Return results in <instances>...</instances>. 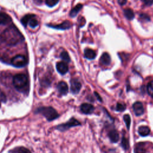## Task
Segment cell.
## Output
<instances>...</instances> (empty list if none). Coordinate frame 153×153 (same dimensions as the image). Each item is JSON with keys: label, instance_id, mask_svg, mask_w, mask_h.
Wrapping results in <instances>:
<instances>
[{"label": "cell", "instance_id": "obj_31", "mask_svg": "<svg viewBox=\"0 0 153 153\" xmlns=\"http://www.w3.org/2000/svg\"><path fill=\"white\" fill-rule=\"evenodd\" d=\"M35 3H36V4H40L42 2V0H33Z\"/></svg>", "mask_w": 153, "mask_h": 153}, {"label": "cell", "instance_id": "obj_21", "mask_svg": "<svg viewBox=\"0 0 153 153\" xmlns=\"http://www.w3.org/2000/svg\"><path fill=\"white\" fill-rule=\"evenodd\" d=\"M60 57L65 62H70V57H69L68 53L65 51H63L61 53Z\"/></svg>", "mask_w": 153, "mask_h": 153}, {"label": "cell", "instance_id": "obj_25", "mask_svg": "<svg viewBox=\"0 0 153 153\" xmlns=\"http://www.w3.org/2000/svg\"><path fill=\"white\" fill-rule=\"evenodd\" d=\"M33 17L31 18V19H30V20L29 21V23H28L30 27H32V28H34V27H36V26H38V23L37 20H36L35 19H34Z\"/></svg>", "mask_w": 153, "mask_h": 153}, {"label": "cell", "instance_id": "obj_14", "mask_svg": "<svg viewBox=\"0 0 153 153\" xmlns=\"http://www.w3.org/2000/svg\"><path fill=\"white\" fill-rule=\"evenodd\" d=\"M108 136L111 141L113 143H116L119 140V134L115 129H113L109 131L108 133Z\"/></svg>", "mask_w": 153, "mask_h": 153}, {"label": "cell", "instance_id": "obj_11", "mask_svg": "<svg viewBox=\"0 0 153 153\" xmlns=\"http://www.w3.org/2000/svg\"><path fill=\"white\" fill-rule=\"evenodd\" d=\"M57 90L59 93L62 95H65L68 92V86L64 81H60L57 85Z\"/></svg>", "mask_w": 153, "mask_h": 153}, {"label": "cell", "instance_id": "obj_5", "mask_svg": "<svg viewBox=\"0 0 153 153\" xmlns=\"http://www.w3.org/2000/svg\"><path fill=\"white\" fill-rule=\"evenodd\" d=\"M80 124H81V123L77 120H76L74 118H71L66 123L60 124V125L57 126L56 128L59 130L63 131H65V130L69 129V128H71L72 127L79 126Z\"/></svg>", "mask_w": 153, "mask_h": 153}, {"label": "cell", "instance_id": "obj_23", "mask_svg": "<svg viewBox=\"0 0 153 153\" xmlns=\"http://www.w3.org/2000/svg\"><path fill=\"white\" fill-rule=\"evenodd\" d=\"M126 108V105L124 103H117L116 105V107H115V109L117 111L119 112H122L124 111Z\"/></svg>", "mask_w": 153, "mask_h": 153}, {"label": "cell", "instance_id": "obj_6", "mask_svg": "<svg viewBox=\"0 0 153 153\" xmlns=\"http://www.w3.org/2000/svg\"><path fill=\"white\" fill-rule=\"evenodd\" d=\"M81 88V84L78 79L74 78L71 80V91L73 94L78 93Z\"/></svg>", "mask_w": 153, "mask_h": 153}, {"label": "cell", "instance_id": "obj_4", "mask_svg": "<svg viewBox=\"0 0 153 153\" xmlns=\"http://www.w3.org/2000/svg\"><path fill=\"white\" fill-rule=\"evenodd\" d=\"M27 63V60L23 55L19 54L13 57L11 60V63L13 66L17 68L25 66Z\"/></svg>", "mask_w": 153, "mask_h": 153}, {"label": "cell", "instance_id": "obj_27", "mask_svg": "<svg viewBox=\"0 0 153 153\" xmlns=\"http://www.w3.org/2000/svg\"><path fill=\"white\" fill-rule=\"evenodd\" d=\"M16 153H31V152L27 149L23 147H20L18 148V149L16 151Z\"/></svg>", "mask_w": 153, "mask_h": 153}, {"label": "cell", "instance_id": "obj_29", "mask_svg": "<svg viewBox=\"0 0 153 153\" xmlns=\"http://www.w3.org/2000/svg\"><path fill=\"white\" fill-rule=\"evenodd\" d=\"M127 2V0H118V2L119 3V4H120L121 5H124Z\"/></svg>", "mask_w": 153, "mask_h": 153}, {"label": "cell", "instance_id": "obj_19", "mask_svg": "<svg viewBox=\"0 0 153 153\" xmlns=\"http://www.w3.org/2000/svg\"><path fill=\"white\" fill-rule=\"evenodd\" d=\"M35 16L34 14H27L26 16H25L21 20V22L22 23V25L25 26H26L28 23H29V21L30 20V19L33 17H35Z\"/></svg>", "mask_w": 153, "mask_h": 153}, {"label": "cell", "instance_id": "obj_20", "mask_svg": "<svg viewBox=\"0 0 153 153\" xmlns=\"http://www.w3.org/2000/svg\"><path fill=\"white\" fill-rule=\"evenodd\" d=\"M121 145L124 150H127L129 148V142H128V140L125 137H123L122 138L121 142Z\"/></svg>", "mask_w": 153, "mask_h": 153}, {"label": "cell", "instance_id": "obj_12", "mask_svg": "<svg viewBox=\"0 0 153 153\" xmlns=\"http://www.w3.org/2000/svg\"><path fill=\"white\" fill-rule=\"evenodd\" d=\"M12 21L11 17L5 13H0V25H5L9 24Z\"/></svg>", "mask_w": 153, "mask_h": 153}, {"label": "cell", "instance_id": "obj_10", "mask_svg": "<svg viewBox=\"0 0 153 153\" xmlns=\"http://www.w3.org/2000/svg\"><path fill=\"white\" fill-rule=\"evenodd\" d=\"M81 111L85 114H90L93 112L94 110V106L90 103H83L80 107Z\"/></svg>", "mask_w": 153, "mask_h": 153}, {"label": "cell", "instance_id": "obj_3", "mask_svg": "<svg viewBox=\"0 0 153 153\" xmlns=\"http://www.w3.org/2000/svg\"><path fill=\"white\" fill-rule=\"evenodd\" d=\"M28 82L27 76L23 74H16L13 79L14 86L17 89H21L25 87Z\"/></svg>", "mask_w": 153, "mask_h": 153}, {"label": "cell", "instance_id": "obj_22", "mask_svg": "<svg viewBox=\"0 0 153 153\" xmlns=\"http://www.w3.org/2000/svg\"><path fill=\"white\" fill-rule=\"evenodd\" d=\"M147 91L148 94L153 97V80L150 81L147 85Z\"/></svg>", "mask_w": 153, "mask_h": 153}, {"label": "cell", "instance_id": "obj_24", "mask_svg": "<svg viewBox=\"0 0 153 153\" xmlns=\"http://www.w3.org/2000/svg\"><path fill=\"white\" fill-rule=\"evenodd\" d=\"M123 119H124V121L125 122V124H126V126L127 128L128 129H129L130 123H131V118H130V115H128V114L124 115V117H123Z\"/></svg>", "mask_w": 153, "mask_h": 153}, {"label": "cell", "instance_id": "obj_28", "mask_svg": "<svg viewBox=\"0 0 153 153\" xmlns=\"http://www.w3.org/2000/svg\"><path fill=\"white\" fill-rule=\"evenodd\" d=\"M146 5H151L153 4V0H142Z\"/></svg>", "mask_w": 153, "mask_h": 153}, {"label": "cell", "instance_id": "obj_30", "mask_svg": "<svg viewBox=\"0 0 153 153\" xmlns=\"http://www.w3.org/2000/svg\"><path fill=\"white\" fill-rule=\"evenodd\" d=\"M94 94H95V96H96V97H97V99H98V100H99L100 102H102V99H101V97L100 96V95H99L97 92H94Z\"/></svg>", "mask_w": 153, "mask_h": 153}, {"label": "cell", "instance_id": "obj_2", "mask_svg": "<svg viewBox=\"0 0 153 153\" xmlns=\"http://www.w3.org/2000/svg\"><path fill=\"white\" fill-rule=\"evenodd\" d=\"M35 113L42 114L48 121H52L58 118L59 115L57 112L52 107H40L36 111Z\"/></svg>", "mask_w": 153, "mask_h": 153}, {"label": "cell", "instance_id": "obj_16", "mask_svg": "<svg viewBox=\"0 0 153 153\" xmlns=\"http://www.w3.org/2000/svg\"><path fill=\"white\" fill-rule=\"evenodd\" d=\"M138 133L142 136H146L150 133V129L148 126H140L138 129Z\"/></svg>", "mask_w": 153, "mask_h": 153}, {"label": "cell", "instance_id": "obj_26", "mask_svg": "<svg viewBox=\"0 0 153 153\" xmlns=\"http://www.w3.org/2000/svg\"><path fill=\"white\" fill-rule=\"evenodd\" d=\"M59 0H45V4L48 7H53L55 5H56Z\"/></svg>", "mask_w": 153, "mask_h": 153}, {"label": "cell", "instance_id": "obj_17", "mask_svg": "<svg viewBox=\"0 0 153 153\" xmlns=\"http://www.w3.org/2000/svg\"><path fill=\"white\" fill-rule=\"evenodd\" d=\"M82 4H77L74 8H73L71 10V12L69 13L70 16L72 17L76 16L77 15V14L78 13V12L80 11V10L82 8Z\"/></svg>", "mask_w": 153, "mask_h": 153}, {"label": "cell", "instance_id": "obj_1", "mask_svg": "<svg viewBox=\"0 0 153 153\" xmlns=\"http://www.w3.org/2000/svg\"><path fill=\"white\" fill-rule=\"evenodd\" d=\"M0 39L8 45H14L24 40V37L15 26L6 29L0 35Z\"/></svg>", "mask_w": 153, "mask_h": 153}, {"label": "cell", "instance_id": "obj_7", "mask_svg": "<svg viewBox=\"0 0 153 153\" xmlns=\"http://www.w3.org/2000/svg\"><path fill=\"white\" fill-rule=\"evenodd\" d=\"M133 109L134 112V114L137 116L141 115L143 114L144 109L142 105V103L140 102H136L133 105Z\"/></svg>", "mask_w": 153, "mask_h": 153}, {"label": "cell", "instance_id": "obj_9", "mask_svg": "<svg viewBox=\"0 0 153 153\" xmlns=\"http://www.w3.org/2000/svg\"><path fill=\"white\" fill-rule=\"evenodd\" d=\"M56 69L60 74L64 75L68 71V66L66 62H60L56 64Z\"/></svg>", "mask_w": 153, "mask_h": 153}, {"label": "cell", "instance_id": "obj_15", "mask_svg": "<svg viewBox=\"0 0 153 153\" xmlns=\"http://www.w3.org/2000/svg\"><path fill=\"white\" fill-rule=\"evenodd\" d=\"M96 56V52L94 50L90 48H86L84 50V56L85 58L91 60L94 59Z\"/></svg>", "mask_w": 153, "mask_h": 153}, {"label": "cell", "instance_id": "obj_18", "mask_svg": "<svg viewBox=\"0 0 153 153\" xmlns=\"http://www.w3.org/2000/svg\"><path fill=\"white\" fill-rule=\"evenodd\" d=\"M124 14L128 20H132L134 17L133 11L130 8H126L124 11Z\"/></svg>", "mask_w": 153, "mask_h": 153}, {"label": "cell", "instance_id": "obj_13", "mask_svg": "<svg viewBox=\"0 0 153 153\" xmlns=\"http://www.w3.org/2000/svg\"><path fill=\"white\" fill-rule=\"evenodd\" d=\"M111 57L109 54L107 53H104L102 54L100 58V62L103 65H109L111 63Z\"/></svg>", "mask_w": 153, "mask_h": 153}, {"label": "cell", "instance_id": "obj_8", "mask_svg": "<svg viewBox=\"0 0 153 153\" xmlns=\"http://www.w3.org/2000/svg\"><path fill=\"white\" fill-rule=\"evenodd\" d=\"M72 26V23H71V22L68 21V20H66L63 22H62V23L59 24V25H49L48 26L54 28V29H62V30H65V29H69Z\"/></svg>", "mask_w": 153, "mask_h": 153}]
</instances>
